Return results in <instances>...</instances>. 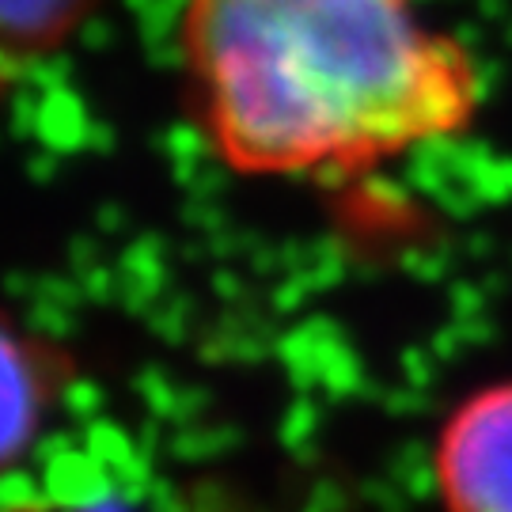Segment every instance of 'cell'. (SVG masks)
Listing matches in <instances>:
<instances>
[{
  "label": "cell",
  "mask_w": 512,
  "mask_h": 512,
  "mask_svg": "<svg viewBox=\"0 0 512 512\" xmlns=\"http://www.w3.org/2000/svg\"><path fill=\"white\" fill-rule=\"evenodd\" d=\"M190 129L239 179L357 175L475 126L486 80L421 0H179Z\"/></svg>",
  "instance_id": "6da1fadb"
},
{
  "label": "cell",
  "mask_w": 512,
  "mask_h": 512,
  "mask_svg": "<svg viewBox=\"0 0 512 512\" xmlns=\"http://www.w3.org/2000/svg\"><path fill=\"white\" fill-rule=\"evenodd\" d=\"M73 376L69 349L0 311V471L35 448Z\"/></svg>",
  "instance_id": "3957f363"
},
{
  "label": "cell",
  "mask_w": 512,
  "mask_h": 512,
  "mask_svg": "<svg viewBox=\"0 0 512 512\" xmlns=\"http://www.w3.org/2000/svg\"><path fill=\"white\" fill-rule=\"evenodd\" d=\"M433 482L444 512H512V380L478 387L444 418Z\"/></svg>",
  "instance_id": "7a4b0ae2"
},
{
  "label": "cell",
  "mask_w": 512,
  "mask_h": 512,
  "mask_svg": "<svg viewBox=\"0 0 512 512\" xmlns=\"http://www.w3.org/2000/svg\"><path fill=\"white\" fill-rule=\"evenodd\" d=\"M107 0H0V103L69 54Z\"/></svg>",
  "instance_id": "277c9868"
}]
</instances>
